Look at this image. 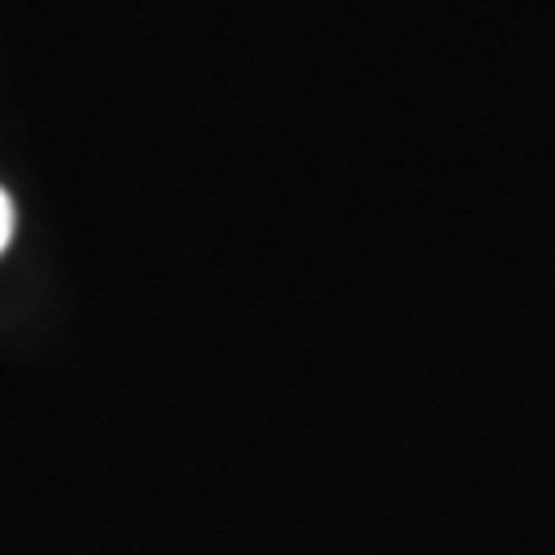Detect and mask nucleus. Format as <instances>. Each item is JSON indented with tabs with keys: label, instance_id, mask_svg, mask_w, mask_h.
<instances>
[{
	"label": "nucleus",
	"instance_id": "nucleus-1",
	"mask_svg": "<svg viewBox=\"0 0 555 555\" xmlns=\"http://www.w3.org/2000/svg\"><path fill=\"white\" fill-rule=\"evenodd\" d=\"M13 222H17V215H13V198L0 190V251L13 243Z\"/></svg>",
	"mask_w": 555,
	"mask_h": 555
}]
</instances>
